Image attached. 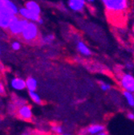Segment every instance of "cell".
I'll use <instances>...</instances> for the list:
<instances>
[{"label":"cell","instance_id":"1","mask_svg":"<svg viewBox=\"0 0 134 135\" xmlns=\"http://www.w3.org/2000/svg\"><path fill=\"white\" fill-rule=\"evenodd\" d=\"M106 11L113 15L125 13L129 6L128 0H101Z\"/></svg>","mask_w":134,"mask_h":135},{"label":"cell","instance_id":"2","mask_svg":"<svg viewBox=\"0 0 134 135\" xmlns=\"http://www.w3.org/2000/svg\"><path fill=\"white\" fill-rule=\"evenodd\" d=\"M21 36L25 41L31 42L36 40L39 36V27L38 25L34 22H29Z\"/></svg>","mask_w":134,"mask_h":135},{"label":"cell","instance_id":"3","mask_svg":"<svg viewBox=\"0 0 134 135\" xmlns=\"http://www.w3.org/2000/svg\"><path fill=\"white\" fill-rule=\"evenodd\" d=\"M28 23L29 21H27V20H24L23 18L19 19L18 16H16V18L12 21L8 29L13 35L19 36L22 34V32L23 31Z\"/></svg>","mask_w":134,"mask_h":135},{"label":"cell","instance_id":"4","mask_svg":"<svg viewBox=\"0 0 134 135\" xmlns=\"http://www.w3.org/2000/svg\"><path fill=\"white\" fill-rule=\"evenodd\" d=\"M120 84L125 91L132 93L134 90V76L130 73H124L121 76Z\"/></svg>","mask_w":134,"mask_h":135},{"label":"cell","instance_id":"5","mask_svg":"<svg viewBox=\"0 0 134 135\" xmlns=\"http://www.w3.org/2000/svg\"><path fill=\"white\" fill-rule=\"evenodd\" d=\"M19 15L23 19L27 20L29 22L36 23L39 19L40 18V15H37L34 12L31 11L30 10L27 9L26 7H21L19 9Z\"/></svg>","mask_w":134,"mask_h":135},{"label":"cell","instance_id":"6","mask_svg":"<svg viewBox=\"0 0 134 135\" xmlns=\"http://www.w3.org/2000/svg\"><path fill=\"white\" fill-rule=\"evenodd\" d=\"M86 0H68V7L75 12H81L85 7Z\"/></svg>","mask_w":134,"mask_h":135},{"label":"cell","instance_id":"7","mask_svg":"<svg viewBox=\"0 0 134 135\" xmlns=\"http://www.w3.org/2000/svg\"><path fill=\"white\" fill-rule=\"evenodd\" d=\"M18 115L23 120H30L32 117L31 108L27 105H22L18 109Z\"/></svg>","mask_w":134,"mask_h":135},{"label":"cell","instance_id":"8","mask_svg":"<svg viewBox=\"0 0 134 135\" xmlns=\"http://www.w3.org/2000/svg\"><path fill=\"white\" fill-rule=\"evenodd\" d=\"M0 7H3L5 9H7L10 13H11L14 15H17L19 14V8L15 5L14 3H13L11 0H3L2 4Z\"/></svg>","mask_w":134,"mask_h":135},{"label":"cell","instance_id":"9","mask_svg":"<svg viewBox=\"0 0 134 135\" xmlns=\"http://www.w3.org/2000/svg\"><path fill=\"white\" fill-rule=\"evenodd\" d=\"M11 87L15 90H23L26 89V81L19 77H14L11 81Z\"/></svg>","mask_w":134,"mask_h":135},{"label":"cell","instance_id":"10","mask_svg":"<svg viewBox=\"0 0 134 135\" xmlns=\"http://www.w3.org/2000/svg\"><path fill=\"white\" fill-rule=\"evenodd\" d=\"M76 48L78 50V52L81 55L85 56H91V54H92L91 50H90V48L87 46V44L85 42H83L81 40H78L76 42Z\"/></svg>","mask_w":134,"mask_h":135},{"label":"cell","instance_id":"11","mask_svg":"<svg viewBox=\"0 0 134 135\" xmlns=\"http://www.w3.org/2000/svg\"><path fill=\"white\" fill-rule=\"evenodd\" d=\"M105 127L102 125L100 124H93V125H90L87 129H86V132L90 134V135H96L100 132L105 131Z\"/></svg>","mask_w":134,"mask_h":135},{"label":"cell","instance_id":"12","mask_svg":"<svg viewBox=\"0 0 134 135\" xmlns=\"http://www.w3.org/2000/svg\"><path fill=\"white\" fill-rule=\"evenodd\" d=\"M25 7L37 15H40L41 13V8L39 5L36 2H35L34 0H28V1H27L25 3Z\"/></svg>","mask_w":134,"mask_h":135},{"label":"cell","instance_id":"13","mask_svg":"<svg viewBox=\"0 0 134 135\" xmlns=\"http://www.w3.org/2000/svg\"><path fill=\"white\" fill-rule=\"evenodd\" d=\"M16 16L17 15H10V16H6V17L0 18V27L4 28V29H8L12 21L16 18Z\"/></svg>","mask_w":134,"mask_h":135},{"label":"cell","instance_id":"14","mask_svg":"<svg viewBox=\"0 0 134 135\" xmlns=\"http://www.w3.org/2000/svg\"><path fill=\"white\" fill-rule=\"evenodd\" d=\"M26 88L29 92L36 91L37 89V80L33 77H28L26 80Z\"/></svg>","mask_w":134,"mask_h":135},{"label":"cell","instance_id":"15","mask_svg":"<svg viewBox=\"0 0 134 135\" xmlns=\"http://www.w3.org/2000/svg\"><path fill=\"white\" fill-rule=\"evenodd\" d=\"M123 96H124L125 99L126 100L128 105L131 107H134V94L131 92L124 91Z\"/></svg>","mask_w":134,"mask_h":135},{"label":"cell","instance_id":"16","mask_svg":"<svg viewBox=\"0 0 134 135\" xmlns=\"http://www.w3.org/2000/svg\"><path fill=\"white\" fill-rule=\"evenodd\" d=\"M55 40V36L52 35V34H48V35H46L42 37L41 39V43L43 44L47 45V44H51Z\"/></svg>","mask_w":134,"mask_h":135},{"label":"cell","instance_id":"17","mask_svg":"<svg viewBox=\"0 0 134 135\" xmlns=\"http://www.w3.org/2000/svg\"><path fill=\"white\" fill-rule=\"evenodd\" d=\"M29 96L31 97V99L34 101L36 104L40 105L42 103V99L40 97V96L36 93V91H33V92H29Z\"/></svg>","mask_w":134,"mask_h":135},{"label":"cell","instance_id":"18","mask_svg":"<svg viewBox=\"0 0 134 135\" xmlns=\"http://www.w3.org/2000/svg\"><path fill=\"white\" fill-rule=\"evenodd\" d=\"M100 89H101V90H103L105 92L109 91L112 89L111 84H108V83H106V82H100Z\"/></svg>","mask_w":134,"mask_h":135},{"label":"cell","instance_id":"19","mask_svg":"<svg viewBox=\"0 0 134 135\" xmlns=\"http://www.w3.org/2000/svg\"><path fill=\"white\" fill-rule=\"evenodd\" d=\"M52 131H53L54 133H56V134H61V133H63V128H62L60 126H58V125L53 126L52 127Z\"/></svg>","mask_w":134,"mask_h":135},{"label":"cell","instance_id":"20","mask_svg":"<svg viewBox=\"0 0 134 135\" xmlns=\"http://www.w3.org/2000/svg\"><path fill=\"white\" fill-rule=\"evenodd\" d=\"M11 47H12V49H13V50H14V51H18V50H19V49H20V47H21V44H20V43H19V42H18V41H14V42H13V43H12V44H11Z\"/></svg>","mask_w":134,"mask_h":135},{"label":"cell","instance_id":"21","mask_svg":"<svg viewBox=\"0 0 134 135\" xmlns=\"http://www.w3.org/2000/svg\"><path fill=\"white\" fill-rule=\"evenodd\" d=\"M5 93V87H4V84L0 82V95H3Z\"/></svg>","mask_w":134,"mask_h":135},{"label":"cell","instance_id":"22","mask_svg":"<svg viewBox=\"0 0 134 135\" xmlns=\"http://www.w3.org/2000/svg\"><path fill=\"white\" fill-rule=\"evenodd\" d=\"M127 117L128 118V119L133 121V120H134V113H128L127 114Z\"/></svg>","mask_w":134,"mask_h":135},{"label":"cell","instance_id":"23","mask_svg":"<svg viewBox=\"0 0 134 135\" xmlns=\"http://www.w3.org/2000/svg\"><path fill=\"white\" fill-rule=\"evenodd\" d=\"M36 23H37L39 25H43V23H44V21H43V20L41 18V17H40V18L39 19V20H38Z\"/></svg>","mask_w":134,"mask_h":135},{"label":"cell","instance_id":"24","mask_svg":"<svg viewBox=\"0 0 134 135\" xmlns=\"http://www.w3.org/2000/svg\"><path fill=\"white\" fill-rule=\"evenodd\" d=\"M126 67H127V69H132L133 65H132V64H130V63H128V64H126Z\"/></svg>","mask_w":134,"mask_h":135},{"label":"cell","instance_id":"25","mask_svg":"<svg viewBox=\"0 0 134 135\" xmlns=\"http://www.w3.org/2000/svg\"><path fill=\"white\" fill-rule=\"evenodd\" d=\"M96 135H108V133H107L105 131H103V132L99 133H98V134H96Z\"/></svg>","mask_w":134,"mask_h":135},{"label":"cell","instance_id":"26","mask_svg":"<svg viewBox=\"0 0 134 135\" xmlns=\"http://www.w3.org/2000/svg\"><path fill=\"white\" fill-rule=\"evenodd\" d=\"M86 1H87V3H93L96 1V0H86Z\"/></svg>","mask_w":134,"mask_h":135},{"label":"cell","instance_id":"27","mask_svg":"<svg viewBox=\"0 0 134 135\" xmlns=\"http://www.w3.org/2000/svg\"><path fill=\"white\" fill-rule=\"evenodd\" d=\"M57 135H72V134H68V133H61V134H57Z\"/></svg>","mask_w":134,"mask_h":135},{"label":"cell","instance_id":"28","mask_svg":"<svg viewBox=\"0 0 134 135\" xmlns=\"http://www.w3.org/2000/svg\"><path fill=\"white\" fill-rule=\"evenodd\" d=\"M2 1L3 0H0V6H1V4H2Z\"/></svg>","mask_w":134,"mask_h":135},{"label":"cell","instance_id":"29","mask_svg":"<svg viewBox=\"0 0 134 135\" xmlns=\"http://www.w3.org/2000/svg\"><path fill=\"white\" fill-rule=\"evenodd\" d=\"M0 55H1V48H0Z\"/></svg>","mask_w":134,"mask_h":135},{"label":"cell","instance_id":"30","mask_svg":"<svg viewBox=\"0 0 134 135\" xmlns=\"http://www.w3.org/2000/svg\"><path fill=\"white\" fill-rule=\"evenodd\" d=\"M132 93H133V94H134V90H133V92H132Z\"/></svg>","mask_w":134,"mask_h":135}]
</instances>
